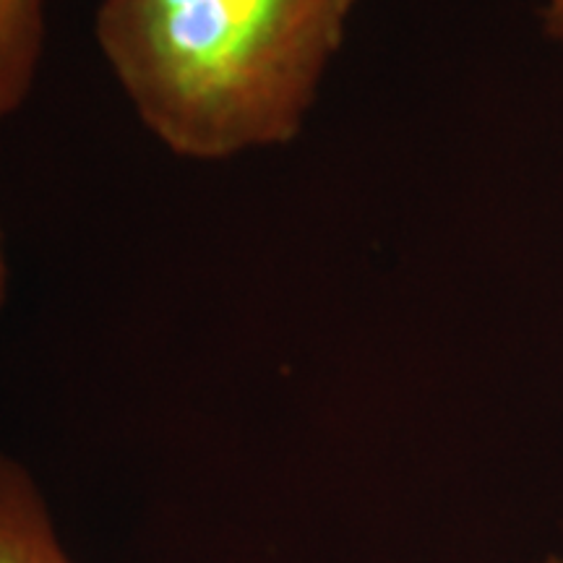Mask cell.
Segmentation results:
<instances>
[{
  "label": "cell",
  "mask_w": 563,
  "mask_h": 563,
  "mask_svg": "<svg viewBox=\"0 0 563 563\" xmlns=\"http://www.w3.org/2000/svg\"><path fill=\"white\" fill-rule=\"evenodd\" d=\"M357 0H100L95 40L144 129L175 157L292 144Z\"/></svg>",
  "instance_id": "cell-1"
},
{
  "label": "cell",
  "mask_w": 563,
  "mask_h": 563,
  "mask_svg": "<svg viewBox=\"0 0 563 563\" xmlns=\"http://www.w3.org/2000/svg\"><path fill=\"white\" fill-rule=\"evenodd\" d=\"M0 563H74L32 475L0 452Z\"/></svg>",
  "instance_id": "cell-2"
},
{
  "label": "cell",
  "mask_w": 563,
  "mask_h": 563,
  "mask_svg": "<svg viewBox=\"0 0 563 563\" xmlns=\"http://www.w3.org/2000/svg\"><path fill=\"white\" fill-rule=\"evenodd\" d=\"M45 47V0H0V123L24 108Z\"/></svg>",
  "instance_id": "cell-3"
},
{
  "label": "cell",
  "mask_w": 563,
  "mask_h": 563,
  "mask_svg": "<svg viewBox=\"0 0 563 563\" xmlns=\"http://www.w3.org/2000/svg\"><path fill=\"white\" fill-rule=\"evenodd\" d=\"M9 287H11V269H9V253H5V235L3 224H0V308L9 300Z\"/></svg>",
  "instance_id": "cell-4"
},
{
  "label": "cell",
  "mask_w": 563,
  "mask_h": 563,
  "mask_svg": "<svg viewBox=\"0 0 563 563\" xmlns=\"http://www.w3.org/2000/svg\"><path fill=\"white\" fill-rule=\"evenodd\" d=\"M540 563H563V559H545V561H540Z\"/></svg>",
  "instance_id": "cell-5"
}]
</instances>
